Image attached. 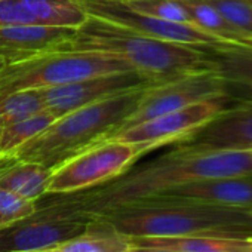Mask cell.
<instances>
[{"label": "cell", "instance_id": "1f68e13d", "mask_svg": "<svg viewBox=\"0 0 252 252\" xmlns=\"http://www.w3.org/2000/svg\"><path fill=\"white\" fill-rule=\"evenodd\" d=\"M251 2H252V0H251Z\"/></svg>", "mask_w": 252, "mask_h": 252}, {"label": "cell", "instance_id": "44dd1931", "mask_svg": "<svg viewBox=\"0 0 252 252\" xmlns=\"http://www.w3.org/2000/svg\"><path fill=\"white\" fill-rule=\"evenodd\" d=\"M55 116L46 108L6 126L0 131V156H12L23 144L43 132L49 125L55 122Z\"/></svg>", "mask_w": 252, "mask_h": 252}, {"label": "cell", "instance_id": "7a4b0ae2", "mask_svg": "<svg viewBox=\"0 0 252 252\" xmlns=\"http://www.w3.org/2000/svg\"><path fill=\"white\" fill-rule=\"evenodd\" d=\"M92 217L125 237L252 234L251 211L162 196L128 202Z\"/></svg>", "mask_w": 252, "mask_h": 252}, {"label": "cell", "instance_id": "d4e9b609", "mask_svg": "<svg viewBox=\"0 0 252 252\" xmlns=\"http://www.w3.org/2000/svg\"><path fill=\"white\" fill-rule=\"evenodd\" d=\"M37 202L21 197L9 190L0 189V218L6 224L34 214Z\"/></svg>", "mask_w": 252, "mask_h": 252}, {"label": "cell", "instance_id": "603a6c76", "mask_svg": "<svg viewBox=\"0 0 252 252\" xmlns=\"http://www.w3.org/2000/svg\"><path fill=\"white\" fill-rule=\"evenodd\" d=\"M120 2L135 12L152 15L162 20L193 24L189 12L178 0H120Z\"/></svg>", "mask_w": 252, "mask_h": 252}, {"label": "cell", "instance_id": "ba28073f", "mask_svg": "<svg viewBox=\"0 0 252 252\" xmlns=\"http://www.w3.org/2000/svg\"><path fill=\"white\" fill-rule=\"evenodd\" d=\"M228 86L230 85L214 71L194 73L174 80L153 83L143 91L137 108L126 117L114 134L132 125L202 101L222 99L228 95Z\"/></svg>", "mask_w": 252, "mask_h": 252}, {"label": "cell", "instance_id": "d6986e66", "mask_svg": "<svg viewBox=\"0 0 252 252\" xmlns=\"http://www.w3.org/2000/svg\"><path fill=\"white\" fill-rule=\"evenodd\" d=\"M189 12L193 24L200 30L218 37L227 43L252 45V42L236 30L206 0H178Z\"/></svg>", "mask_w": 252, "mask_h": 252}, {"label": "cell", "instance_id": "7c38bea8", "mask_svg": "<svg viewBox=\"0 0 252 252\" xmlns=\"http://www.w3.org/2000/svg\"><path fill=\"white\" fill-rule=\"evenodd\" d=\"M175 146L202 152H252V101L222 107L211 120Z\"/></svg>", "mask_w": 252, "mask_h": 252}, {"label": "cell", "instance_id": "9c48e42d", "mask_svg": "<svg viewBox=\"0 0 252 252\" xmlns=\"http://www.w3.org/2000/svg\"><path fill=\"white\" fill-rule=\"evenodd\" d=\"M74 2L88 17H95L159 40L203 48L227 43L200 30L194 24L169 21L135 12L126 8L120 0H74Z\"/></svg>", "mask_w": 252, "mask_h": 252}, {"label": "cell", "instance_id": "8992f818", "mask_svg": "<svg viewBox=\"0 0 252 252\" xmlns=\"http://www.w3.org/2000/svg\"><path fill=\"white\" fill-rule=\"evenodd\" d=\"M91 215L80 212L64 199H54L34 214L0 227V252L55 249L83 234Z\"/></svg>", "mask_w": 252, "mask_h": 252}, {"label": "cell", "instance_id": "83f0119b", "mask_svg": "<svg viewBox=\"0 0 252 252\" xmlns=\"http://www.w3.org/2000/svg\"><path fill=\"white\" fill-rule=\"evenodd\" d=\"M30 252H57L55 249H45V251H30Z\"/></svg>", "mask_w": 252, "mask_h": 252}, {"label": "cell", "instance_id": "3957f363", "mask_svg": "<svg viewBox=\"0 0 252 252\" xmlns=\"http://www.w3.org/2000/svg\"><path fill=\"white\" fill-rule=\"evenodd\" d=\"M99 51L123 58L134 70L162 83L187 74L214 71L208 48L159 40L122 26L88 17L58 51Z\"/></svg>", "mask_w": 252, "mask_h": 252}, {"label": "cell", "instance_id": "4fadbf2b", "mask_svg": "<svg viewBox=\"0 0 252 252\" xmlns=\"http://www.w3.org/2000/svg\"><path fill=\"white\" fill-rule=\"evenodd\" d=\"M156 196L252 211V174L194 181Z\"/></svg>", "mask_w": 252, "mask_h": 252}, {"label": "cell", "instance_id": "ac0fdd59", "mask_svg": "<svg viewBox=\"0 0 252 252\" xmlns=\"http://www.w3.org/2000/svg\"><path fill=\"white\" fill-rule=\"evenodd\" d=\"M92 217V215H91ZM128 246L125 236L114 231L110 225L92 217L83 234L70 239L55 248L57 252H123Z\"/></svg>", "mask_w": 252, "mask_h": 252}, {"label": "cell", "instance_id": "e0dca14e", "mask_svg": "<svg viewBox=\"0 0 252 252\" xmlns=\"http://www.w3.org/2000/svg\"><path fill=\"white\" fill-rule=\"evenodd\" d=\"M214 61V73L228 85L252 89V45L221 43L208 48Z\"/></svg>", "mask_w": 252, "mask_h": 252}, {"label": "cell", "instance_id": "4dcf8cb0", "mask_svg": "<svg viewBox=\"0 0 252 252\" xmlns=\"http://www.w3.org/2000/svg\"><path fill=\"white\" fill-rule=\"evenodd\" d=\"M251 214H252V211H251Z\"/></svg>", "mask_w": 252, "mask_h": 252}, {"label": "cell", "instance_id": "52a82bcc", "mask_svg": "<svg viewBox=\"0 0 252 252\" xmlns=\"http://www.w3.org/2000/svg\"><path fill=\"white\" fill-rule=\"evenodd\" d=\"M144 153L137 144L105 140L57 166L48 194H70L105 184L128 171Z\"/></svg>", "mask_w": 252, "mask_h": 252}, {"label": "cell", "instance_id": "4316f807", "mask_svg": "<svg viewBox=\"0 0 252 252\" xmlns=\"http://www.w3.org/2000/svg\"><path fill=\"white\" fill-rule=\"evenodd\" d=\"M128 240V239H126ZM123 252H177L169 248L163 246H155V245H141V243H132L128 242V246L125 248Z\"/></svg>", "mask_w": 252, "mask_h": 252}, {"label": "cell", "instance_id": "ffe728a7", "mask_svg": "<svg viewBox=\"0 0 252 252\" xmlns=\"http://www.w3.org/2000/svg\"><path fill=\"white\" fill-rule=\"evenodd\" d=\"M40 26L79 29L88 18L74 0H21Z\"/></svg>", "mask_w": 252, "mask_h": 252}, {"label": "cell", "instance_id": "f546056e", "mask_svg": "<svg viewBox=\"0 0 252 252\" xmlns=\"http://www.w3.org/2000/svg\"><path fill=\"white\" fill-rule=\"evenodd\" d=\"M0 131H2V125H0Z\"/></svg>", "mask_w": 252, "mask_h": 252}, {"label": "cell", "instance_id": "9a60e30c", "mask_svg": "<svg viewBox=\"0 0 252 252\" xmlns=\"http://www.w3.org/2000/svg\"><path fill=\"white\" fill-rule=\"evenodd\" d=\"M128 242L155 245L177 252H252V234L221 233L175 237H126Z\"/></svg>", "mask_w": 252, "mask_h": 252}, {"label": "cell", "instance_id": "8fae6325", "mask_svg": "<svg viewBox=\"0 0 252 252\" xmlns=\"http://www.w3.org/2000/svg\"><path fill=\"white\" fill-rule=\"evenodd\" d=\"M149 85H153V82L138 71L131 70L99 74L60 86L43 88L40 91L45 108L58 119L76 108L119 94L141 89Z\"/></svg>", "mask_w": 252, "mask_h": 252}, {"label": "cell", "instance_id": "5b68a950", "mask_svg": "<svg viewBox=\"0 0 252 252\" xmlns=\"http://www.w3.org/2000/svg\"><path fill=\"white\" fill-rule=\"evenodd\" d=\"M134 70L123 58L99 51H51L0 70V98L21 89H43L82 79ZM137 71V70H135Z\"/></svg>", "mask_w": 252, "mask_h": 252}, {"label": "cell", "instance_id": "5bb4252c", "mask_svg": "<svg viewBox=\"0 0 252 252\" xmlns=\"http://www.w3.org/2000/svg\"><path fill=\"white\" fill-rule=\"evenodd\" d=\"M74 33L76 29L71 27L40 24L0 27V57L11 64L45 52L58 51Z\"/></svg>", "mask_w": 252, "mask_h": 252}, {"label": "cell", "instance_id": "30bf717a", "mask_svg": "<svg viewBox=\"0 0 252 252\" xmlns=\"http://www.w3.org/2000/svg\"><path fill=\"white\" fill-rule=\"evenodd\" d=\"M222 107L224 104L221 102V98L202 101L181 110H175L132 125L129 128L114 134L108 140L137 144L147 155L160 146L175 144L184 140L208 120H211Z\"/></svg>", "mask_w": 252, "mask_h": 252}, {"label": "cell", "instance_id": "277c9868", "mask_svg": "<svg viewBox=\"0 0 252 252\" xmlns=\"http://www.w3.org/2000/svg\"><path fill=\"white\" fill-rule=\"evenodd\" d=\"M146 88L99 99L55 119L43 132L23 144L12 156L54 171L73 156L108 140L137 108Z\"/></svg>", "mask_w": 252, "mask_h": 252}, {"label": "cell", "instance_id": "cb8c5ba5", "mask_svg": "<svg viewBox=\"0 0 252 252\" xmlns=\"http://www.w3.org/2000/svg\"><path fill=\"white\" fill-rule=\"evenodd\" d=\"M236 30L252 42V2L251 0H206Z\"/></svg>", "mask_w": 252, "mask_h": 252}, {"label": "cell", "instance_id": "484cf974", "mask_svg": "<svg viewBox=\"0 0 252 252\" xmlns=\"http://www.w3.org/2000/svg\"><path fill=\"white\" fill-rule=\"evenodd\" d=\"M26 24H37V20L21 0H0V27Z\"/></svg>", "mask_w": 252, "mask_h": 252}, {"label": "cell", "instance_id": "7402d4cb", "mask_svg": "<svg viewBox=\"0 0 252 252\" xmlns=\"http://www.w3.org/2000/svg\"><path fill=\"white\" fill-rule=\"evenodd\" d=\"M45 110L40 89H21L0 98V125L6 126Z\"/></svg>", "mask_w": 252, "mask_h": 252}, {"label": "cell", "instance_id": "f1b7e54d", "mask_svg": "<svg viewBox=\"0 0 252 252\" xmlns=\"http://www.w3.org/2000/svg\"><path fill=\"white\" fill-rule=\"evenodd\" d=\"M5 224H6V222H5V221H3L2 218H0V227H2V225H5Z\"/></svg>", "mask_w": 252, "mask_h": 252}, {"label": "cell", "instance_id": "2e32d148", "mask_svg": "<svg viewBox=\"0 0 252 252\" xmlns=\"http://www.w3.org/2000/svg\"><path fill=\"white\" fill-rule=\"evenodd\" d=\"M52 169L20 160L14 156H0V189L9 190L29 200H40L48 194Z\"/></svg>", "mask_w": 252, "mask_h": 252}, {"label": "cell", "instance_id": "6da1fadb", "mask_svg": "<svg viewBox=\"0 0 252 252\" xmlns=\"http://www.w3.org/2000/svg\"><path fill=\"white\" fill-rule=\"evenodd\" d=\"M246 174H252V152H202L175 146L172 152L135 169L129 168L105 184L60 196L80 212L95 215L183 184Z\"/></svg>", "mask_w": 252, "mask_h": 252}]
</instances>
